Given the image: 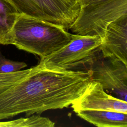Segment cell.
Listing matches in <instances>:
<instances>
[{"label": "cell", "instance_id": "6da1fadb", "mask_svg": "<svg viewBox=\"0 0 127 127\" xmlns=\"http://www.w3.org/2000/svg\"><path fill=\"white\" fill-rule=\"evenodd\" d=\"M92 80L84 70H55L39 64L21 70L18 81L0 93V121L20 114L25 116L67 108L84 92Z\"/></svg>", "mask_w": 127, "mask_h": 127}, {"label": "cell", "instance_id": "7a4b0ae2", "mask_svg": "<svg viewBox=\"0 0 127 127\" xmlns=\"http://www.w3.org/2000/svg\"><path fill=\"white\" fill-rule=\"evenodd\" d=\"M72 38L73 34L60 25L19 13L9 45L42 59L67 44Z\"/></svg>", "mask_w": 127, "mask_h": 127}, {"label": "cell", "instance_id": "3957f363", "mask_svg": "<svg viewBox=\"0 0 127 127\" xmlns=\"http://www.w3.org/2000/svg\"><path fill=\"white\" fill-rule=\"evenodd\" d=\"M126 15L127 0H105L84 5L69 29L74 34L98 36L102 41L109 24Z\"/></svg>", "mask_w": 127, "mask_h": 127}, {"label": "cell", "instance_id": "277c9868", "mask_svg": "<svg viewBox=\"0 0 127 127\" xmlns=\"http://www.w3.org/2000/svg\"><path fill=\"white\" fill-rule=\"evenodd\" d=\"M102 40L98 36L73 34L71 41L53 53L41 59L39 65L51 70H68L87 64L100 52Z\"/></svg>", "mask_w": 127, "mask_h": 127}, {"label": "cell", "instance_id": "5b68a950", "mask_svg": "<svg viewBox=\"0 0 127 127\" xmlns=\"http://www.w3.org/2000/svg\"><path fill=\"white\" fill-rule=\"evenodd\" d=\"M19 13L69 29L80 6L75 0H5Z\"/></svg>", "mask_w": 127, "mask_h": 127}, {"label": "cell", "instance_id": "8992f818", "mask_svg": "<svg viewBox=\"0 0 127 127\" xmlns=\"http://www.w3.org/2000/svg\"><path fill=\"white\" fill-rule=\"evenodd\" d=\"M100 54V51L87 64L92 80L100 83L104 90L113 92L118 98L127 101V65L119 61L104 58Z\"/></svg>", "mask_w": 127, "mask_h": 127}, {"label": "cell", "instance_id": "52a82bcc", "mask_svg": "<svg viewBox=\"0 0 127 127\" xmlns=\"http://www.w3.org/2000/svg\"><path fill=\"white\" fill-rule=\"evenodd\" d=\"M71 106L74 112L80 110H97L127 113V101L108 94L100 83L93 80Z\"/></svg>", "mask_w": 127, "mask_h": 127}, {"label": "cell", "instance_id": "ba28073f", "mask_svg": "<svg viewBox=\"0 0 127 127\" xmlns=\"http://www.w3.org/2000/svg\"><path fill=\"white\" fill-rule=\"evenodd\" d=\"M100 51L104 58L127 64V15L108 26Z\"/></svg>", "mask_w": 127, "mask_h": 127}, {"label": "cell", "instance_id": "9c48e42d", "mask_svg": "<svg viewBox=\"0 0 127 127\" xmlns=\"http://www.w3.org/2000/svg\"><path fill=\"white\" fill-rule=\"evenodd\" d=\"M75 112L80 118L97 127H127V113L97 110H80Z\"/></svg>", "mask_w": 127, "mask_h": 127}, {"label": "cell", "instance_id": "30bf717a", "mask_svg": "<svg viewBox=\"0 0 127 127\" xmlns=\"http://www.w3.org/2000/svg\"><path fill=\"white\" fill-rule=\"evenodd\" d=\"M19 12L5 0H0V45H9L11 30Z\"/></svg>", "mask_w": 127, "mask_h": 127}, {"label": "cell", "instance_id": "8fae6325", "mask_svg": "<svg viewBox=\"0 0 127 127\" xmlns=\"http://www.w3.org/2000/svg\"><path fill=\"white\" fill-rule=\"evenodd\" d=\"M27 66L24 62L14 61L6 58L0 50V73L17 71Z\"/></svg>", "mask_w": 127, "mask_h": 127}, {"label": "cell", "instance_id": "7c38bea8", "mask_svg": "<svg viewBox=\"0 0 127 127\" xmlns=\"http://www.w3.org/2000/svg\"><path fill=\"white\" fill-rule=\"evenodd\" d=\"M21 73V70L5 73H0V93L7 89L19 80Z\"/></svg>", "mask_w": 127, "mask_h": 127}, {"label": "cell", "instance_id": "4fadbf2b", "mask_svg": "<svg viewBox=\"0 0 127 127\" xmlns=\"http://www.w3.org/2000/svg\"><path fill=\"white\" fill-rule=\"evenodd\" d=\"M0 127H20L19 119L3 122L0 121Z\"/></svg>", "mask_w": 127, "mask_h": 127}, {"label": "cell", "instance_id": "5bb4252c", "mask_svg": "<svg viewBox=\"0 0 127 127\" xmlns=\"http://www.w3.org/2000/svg\"><path fill=\"white\" fill-rule=\"evenodd\" d=\"M75 0L81 6L82 5L91 4L93 3H96V2L103 1L105 0Z\"/></svg>", "mask_w": 127, "mask_h": 127}]
</instances>
